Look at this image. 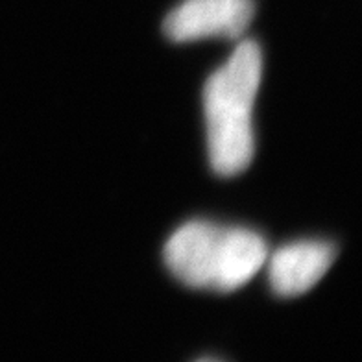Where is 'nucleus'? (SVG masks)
<instances>
[{
    "label": "nucleus",
    "mask_w": 362,
    "mask_h": 362,
    "mask_svg": "<svg viewBox=\"0 0 362 362\" xmlns=\"http://www.w3.org/2000/svg\"><path fill=\"white\" fill-rule=\"evenodd\" d=\"M253 15V0H183L167 15L163 32L174 43L235 39L246 32Z\"/></svg>",
    "instance_id": "nucleus-3"
},
{
    "label": "nucleus",
    "mask_w": 362,
    "mask_h": 362,
    "mask_svg": "<svg viewBox=\"0 0 362 362\" xmlns=\"http://www.w3.org/2000/svg\"><path fill=\"white\" fill-rule=\"evenodd\" d=\"M268 259L267 240L246 228H224L192 220L165 244V262L183 285L233 292L252 279Z\"/></svg>",
    "instance_id": "nucleus-2"
},
{
    "label": "nucleus",
    "mask_w": 362,
    "mask_h": 362,
    "mask_svg": "<svg viewBox=\"0 0 362 362\" xmlns=\"http://www.w3.org/2000/svg\"><path fill=\"white\" fill-rule=\"evenodd\" d=\"M262 78V52L255 41H243L204 87L207 153L218 176H237L255 156L253 105Z\"/></svg>",
    "instance_id": "nucleus-1"
},
{
    "label": "nucleus",
    "mask_w": 362,
    "mask_h": 362,
    "mask_svg": "<svg viewBox=\"0 0 362 362\" xmlns=\"http://www.w3.org/2000/svg\"><path fill=\"white\" fill-rule=\"evenodd\" d=\"M334 246L324 240H300L281 246L268 261V281L281 298L309 292L334 261Z\"/></svg>",
    "instance_id": "nucleus-4"
}]
</instances>
